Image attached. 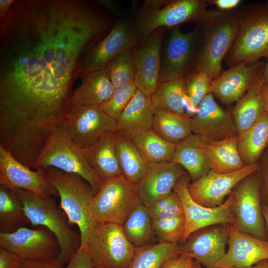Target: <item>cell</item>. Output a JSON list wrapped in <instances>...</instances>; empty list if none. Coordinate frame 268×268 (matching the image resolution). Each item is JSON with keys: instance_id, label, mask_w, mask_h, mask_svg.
<instances>
[{"instance_id": "1", "label": "cell", "mask_w": 268, "mask_h": 268, "mask_svg": "<svg viewBox=\"0 0 268 268\" xmlns=\"http://www.w3.org/2000/svg\"><path fill=\"white\" fill-rule=\"evenodd\" d=\"M109 16L82 0H16L0 18V123L27 134L66 122L83 58Z\"/></svg>"}, {"instance_id": "2", "label": "cell", "mask_w": 268, "mask_h": 268, "mask_svg": "<svg viewBox=\"0 0 268 268\" xmlns=\"http://www.w3.org/2000/svg\"><path fill=\"white\" fill-rule=\"evenodd\" d=\"M197 54L193 67L211 79L223 71L222 61L230 50L238 31L237 11L212 10L198 22Z\"/></svg>"}, {"instance_id": "3", "label": "cell", "mask_w": 268, "mask_h": 268, "mask_svg": "<svg viewBox=\"0 0 268 268\" xmlns=\"http://www.w3.org/2000/svg\"><path fill=\"white\" fill-rule=\"evenodd\" d=\"M14 190L24 205L30 225L44 226L55 235L60 247L57 261L63 267L67 264L79 249L81 237L73 228L64 211L57 205L55 197Z\"/></svg>"}, {"instance_id": "4", "label": "cell", "mask_w": 268, "mask_h": 268, "mask_svg": "<svg viewBox=\"0 0 268 268\" xmlns=\"http://www.w3.org/2000/svg\"><path fill=\"white\" fill-rule=\"evenodd\" d=\"M43 169L58 193L61 208L70 223L78 227L81 237L79 250L85 249L96 222L90 208L91 200L95 195L92 187L77 174L52 167Z\"/></svg>"}, {"instance_id": "5", "label": "cell", "mask_w": 268, "mask_h": 268, "mask_svg": "<svg viewBox=\"0 0 268 268\" xmlns=\"http://www.w3.org/2000/svg\"><path fill=\"white\" fill-rule=\"evenodd\" d=\"M238 31L225 58L228 66L253 64L268 58V4H256L237 11Z\"/></svg>"}, {"instance_id": "6", "label": "cell", "mask_w": 268, "mask_h": 268, "mask_svg": "<svg viewBox=\"0 0 268 268\" xmlns=\"http://www.w3.org/2000/svg\"><path fill=\"white\" fill-rule=\"evenodd\" d=\"M85 249L94 267L101 268H127L137 250L122 225L111 222H96Z\"/></svg>"}, {"instance_id": "7", "label": "cell", "mask_w": 268, "mask_h": 268, "mask_svg": "<svg viewBox=\"0 0 268 268\" xmlns=\"http://www.w3.org/2000/svg\"><path fill=\"white\" fill-rule=\"evenodd\" d=\"M49 167L79 175L89 183L95 194L102 182L86 163L82 150L69 136L65 124L50 136L36 164V170Z\"/></svg>"}, {"instance_id": "8", "label": "cell", "mask_w": 268, "mask_h": 268, "mask_svg": "<svg viewBox=\"0 0 268 268\" xmlns=\"http://www.w3.org/2000/svg\"><path fill=\"white\" fill-rule=\"evenodd\" d=\"M208 5L205 0H167L159 9L141 7L134 22L138 44L158 28H171L184 23L205 19L212 10H207Z\"/></svg>"}, {"instance_id": "9", "label": "cell", "mask_w": 268, "mask_h": 268, "mask_svg": "<svg viewBox=\"0 0 268 268\" xmlns=\"http://www.w3.org/2000/svg\"><path fill=\"white\" fill-rule=\"evenodd\" d=\"M140 202L136 185L122 175L102 181L99 191L91 200L90 208L95 222L122 225Z\"/></svg>"}, {"instance_id": "10", "label": "cell", "mask_w": 268, "mask_h": 268, "mask_svg": "<svg viewBox=\"0 0 268 268\" xmlns=\"http://www.w3.org/2000/svg\"><path fill=\"white\" fill-rule=\"evenodd\" d=\"M259 171L244 178L232 192V225L241 232L266 241V224L261 204Z\"/></svg>"}, {"instance_id": "11", "label": "cell", "mask_w": 268, "mask_h": 268, "mask_svg": "<svg viewBox=\"0 0 268 268\" xmlns=\"http://www.w3.org/2000/svg\"><path fill=\"white\" fill-rule=\"evenodd\" d=\"M139 43L134 22L124 17L118 19L109 32L85 54L78 77L93 71L103 70L118 55L133 50Z\"/></svg>"}, {"instance_id": "12", "label": "cell", "mask_w": 268, "mask_h": 268, "mask_svg": "<svg viewBox=\"0 0 268 268\" xmlns=\"http://www.w3.org/2000/svg\"><path fill=\"white\" fill-rule=\"evenodd\" d=\"M67 133L81 149H84L103 137L116 133V120L107 115L100 106L72 107L65 122Z\"/></svg>"}, {"instance_id": "13", "label": "cell", "mask_w": 268, "mask_h": 268, "mask_svg": "<svg viewBox=\"0 0 268 268\" xmlns=\"http://www.w3.org/2000/svg\"><path fill=\"white\" fill-rule=\"evenodd\" d=\"M198 26L193 31L184 33L180 26L171 28L164 47L159 83L183 78L193 69L196 59Z\"/></svg>"}, {"instance_id": "14", "label": "cell", "mask_w": 268, "mask_h": 268, "mask_svg": "<svg viewBox=\"0 0 268 268\" xmlns=\"http://www.w3.org/2000/svg\"><path fill=\"white\" fill-rule=\"evenodd\" d=\"M0 247L22 259L57 260L60 247L55 235L44 226L35 229L23 227L11 233H0Z\"/></svg>"}, {"instance_id": "15", "label": "cell", "mask_w": 268, "mask_h": 268, "mask_svg": "<svg viewBox=\"0 0 268 268\" xmlns=\"http://www.w3.org/2000/svg\"><path fill=\"white\" fill-rule=\"evenodd\" d=\"M190 180L189 174L183 175L175 184L173 191L181 200L185 219V231L182 241L185 242L192 233L209 226L215 224L232 225L233 218L231 212L232 192L221 205L207 207L196 202L188 191Z\"/></svg>"}, {"instance_id": "16", "label": "cell", "mask_w": 268, "mask_h": 268, "mask_svg": "<svg viewBox=\"0 0 268 268\" xmlns=\"http://www.w3.org/2000/svg\"><path fill=\"white\" fill-rule=\"evenodd\" d=\"M260 168V164L257 163L228 173H217L210 169L197 181L189 184V193L196 202L203 206H218L241 180Z\"/></svg>"}, {"instance_id": "17", "label": "cell", "mask_w": 268, "mask_h": 268, "mask_svg": "<svg viewBox=\"0 0 268 268\" xmlns=\"http://www.w3.org/2000/svg\"><path fill=\"white\" fill-rule=\"evenodd\" d=\"M165 29H155L133 50L135 66L134 82L138 90L149 97L155 91L159 84L161 47Z\"/></svg>"}, {"instance_id": "18", "label": "cell", "mask_w": 268, "mask_h": 268, "mask_svg": "<svg viewBox=\"0 0 268 268\" xmlns=\"http://www.w3.org/2000/svg\"><path fill=\"white\" fill-rule=\"evenodd\" d=\"M0 185L44 196L59 197L44 169L32 170L22 164L0 145Z\"/></svg>"}, {"instance_id": "19", "label": "cell", "mask_w": 268, "mask_h": 268, "mask_svg": "<svg viewBox=\"0 0 268 268\" xmlns=\"http://www.w3.org/2000/svg\"><path fill=\"white\" fill-rule=\"evenodd\" d=\"M264 64L242 62L223 71L211 80L210 93L224 104L237 102L263 76Z\"/></svg>"}, {"instance_id": "20", "label": "cell", "mask_w": 268, "mask_h": 268, "mask_svg": "<svg viewBox=\"0 0 268 268\" xmlns=\"http://www.w3.org/2000/svg\"><path fill=\"white\" fill-rule=\"evenodd\" d=\"M191 120L192 133L204 140H219L238 134L232 115L216 102L211 93L201 101Z\"/></svg>"}, {"instance_id": "21", "label": "cell", "mask_w": 268, "mask_h": 268, "mask_svg": "<svg viewBox=\"0 0 268 268\" xmlns=\"http://www.w3.org/2000/svg\"><path fill=\"white\" fill-rule=\"evenodd\" d=\"M227 227L198 230L180 245V254L188 256L207 268H216L224 257L228 243Z\"/></svg>"}, {"instance_id": "22", "label": "cell", "mask_w": 268, "mask_h": 268, "mask_svg": "<svg viewBox=\"0 0 268 268\" xmlns=\"http://www.w3.org/2000/svg\"><path fill=\"white\" fill-rule=\"evenodd\" d=\"M227 227L228 249L216 268H249L268 260V242L241 232L232 225Z\"/></svg>"}, {"instance_id": "23", "label": "cell", "mask_w": 268, "mask_h": 268, "mask_svg": "<svg viewBox=\"0 0 268 268\" xmlns=\"http://www.w3.org/2000/svg\"><path fill=\"white\" fill-rule=\"evenodd\" d=\"M185 174L172 162L148 164L144 176L136 185L140 201L143 203L149 202L169 195Z\"/></svg>"}, {"instance_id": "24", "label": "cell", "mask_w": 268, "mask_h": 268, "mask_svg": "<svg viewBox=\"0 0 268 268\" xmlns=\"http://www.w3.org/2000/svg\"><path fill=\"white\" fill-rule=\"evenodd\" d=\"M155 110L150 97L137 89L129 105L116 120V133L131 137L151 129Z\"/></svg>"}, {"instance_id": "25", "label": "cell", "mask_w": 268, "mask_h": 268, "mask_svg": "<svg viewBox=\"0 0 268 268\" xmlns=\"http://www.w3.org/2000/svg\"><path fill=\"white\" fill-rule=\"evenodd\" d=\"M197 137L200 148L207 158L210 169L215 172L228 173L245 166L237 149L238 134L219 140H204L198 136Z\"/></svg>"}, {"instance_id": "26", "label": "cell", "mask_w": 268, "mask_h": 268, "mask_svg": "<svg viewBox=\"0 0 268 268\" xmlns=\"http://www.w3.org/2000/svg\"><path fill=\"white\" fill-rule=\"evenodd\" d=\"M81 150L86 163L102 181L122 175L116 153L115 133Z\"/></svg>"}, {"instance_id": "27", "label": "cell", "mask_w": 268, "mask_h": 268, "mask_svg": "<svg viewBox=\"0 0 268 268\" xmlns=\"http://www.w3.org/2000/svg\"><path fill=\"white\" fill-rule=\"evenodd\" d=\"M81 84L72 92V107L101 106L113 95L115 89L103 70L86 73L81 77Z\"/></svg>"}, {"instance_id": "28", "label": "cell", "mask_w": 268, "mask_h": 268, "mask_svg": "<svg viewBox=\"0 0 268 268\" xmlns=\"http://www.w3.org/2000/svg\"><path fill=\"white\" fill-rule=\"evenodd\" d=\"M263 81L262 76L236 102L232 116L238 134L249 129L266 113L261 89Z\"/></svg>"}, {"instance_id": "29", "label": "cell", "mask_w": 268, "mask_h": 268, "mask_svg": "<svg viewBox=\"0 0 268 268\" xmlns=\"http://www.w3.org/2000/svg\"><path fill=\"white\" fill-rule=\"evenodd\" d=\"M268 145V115L265 113L252 127L238 134L237 147L245 166L258 163Z\"/></svg>"}, {"instance_id": "30", "label": "cell", "mask_w": 268, "mask_h": 268, "mask_svg": "<svg viewBox=\"0 0 268 268\" xmlns=\"http://www.w3.org/2000/svg\"><path fill=\"white\" fill-rule=\"evenodd\" d=\"M151 129L162 139L174 144L193 134L191 118L160 109L155 110Z\"/></svg>"}, {"instance_id": "31", "label": "cell", "mask_w": 268, "mask_h": 268, "mask_svg": "<svg viewBox=\"0 0 268 268\" xmlns=\"http://www.w3.org/2000/svg\"><path fill=\"white\" fill-rule=\"evenodd\" d=\"M171 162L183 167L193 182L211 169L207 158L199 146L197 136L194 134L176 144Z\"/></svg>"}, {"instance_id": "32", "label": "cell", "mask_w": 268, "mask_h": 268, "mask_svg": "<svg viewBox=\"0 0 268 268\" xmlns=\"http://www.w3.org/2000/svg\"><path fill=\"white\" fill-rule=\"evenodd\" d=\"M115 146L122 175L136 185L144 176L148 164L130 137L115 133Z\"/></svg>"}, {"instance_id": "33", "label": "cell", "mask_w": 268, "mask_h": 268, "mask_svg": "<svg viewBox=\"0 0 268 268\" xmlns=\"http://www.w3.org/2000/svg\"><path fill=\"white\" fill-rule=\"evenodd\" d=\"M30 224L24 205L15 190L0 185V230L11 233Z\"/></svg>"}, {"instance_id": "34", "label": "cell", "mask_w": 268, "mask_h": 268, "mask_svg": "<svg viewBox=\"0 0 268 268\" xmlns=\"http://www.w3.org/2000/svg\"><path fill=\"white\" fill-rule=\"evenodd\" d=\"M122 227L127 239L137 248L148 245L155 236L152 219L141 202L133 209Z\"/></svg>"}, {"instance_id": "35", "label": "cell", "mask_w": 268, "mask_h": 268, "mask_svg": "<svg viewBox=\"0 0 268 268\" xmlns=\"http://www.w3.org/2000/svg\"><path fill=\"white\" fill-rule=\"evenodd\" d=\"M130 138L147 164L172 161L176 144L165 141L152 129Z\"/></svg>"}, {"instance_id": "36", "label": "cell", "mask_w": 268, "mask_h": 268, "mask_svg": "<svg viewBox=\"0 0 268 268\" xmlns=\"http://www.w3.org/2000/svg\"><path fill=\"white\" fill-rule=\"evenodd\" d=\"M187 95L184 78L160 82L150 96L155 109L186 115L184 100Z\"/></svg>"}, {"instance_id": "37", "label": "cell", "mask_w": 268, "mask_h": 268, "mask_svg": "<svg viewBox=\"0 0 268 268\" xmlns=\"http://www.w3.org/2000/svg\"><path fill=\"white\" fill-rule=\"evenodd\" d=\"M180 255V245L159 242L137 248L127 268H161L169 259Z\"/></svg>"}, {"instance_id": "38", "label": "cell", "mask_w": 268, "mask_h": 268, "mask_svg": "<svg viewBox=\"0 0 268 268\" xmlns=\"http://www.w3.org/2000/svg\"><path fill=\"white\" fill-rule=\"evenodd\" d=\"M115 89L134 82L135 66L133 50L121 53L103 69Z\"/></svg>"}, {"instance_id": "39", "label": "cell", "mask_w": 268, "mask_h": 268, "mask_svg": "<svg viewBox=\"0 0 268 268\" xmlns=\"http://www.w3.org/2000/svg\"><path fill=\"white\" fill-rule=\"evenodd\" d=\"M154 236L159 242L179 244L185 231L184 214L171 217L152 219Z\"/></svg>"}, {"instance_id": "40", "label": "cell", "mask_w": 268, "mask_h": 268, "mask_svg": "<svg viewBox=\"0 0 268 268\" xmlns=\"http://www.w3.org/2000/svg\"><path fill=\"white\" fill-rule=\"evenodd\" d=\"M143 204L152 219L184 214L181 200L174 191L165 197Z\"/></svg>"}, {"instance_id": "41", "label": "cell", "mask_w": 268, "mask_h": 268, "mask_svg": "<svg viewBox=\"0 0 268 268\" xmlns=\"http://www.w3.org/2000/svg\"><path fill=\"white\" fill-rule=\"evenodd\" d=\"M183 78L190 102L194 107L198 108L204 97L210 93L212 79L204 73L194 69Z\"/></svg>"}, {"instance_id": "42", "label": "cell", "mask_w": 268, "mask_h": 268, "mask_svg": "<svg viewBox=\"0 0 268 268\" xmlns=\"http://www.w3.org/2000/svg\"><path fill=\"white\" fill-rule=\"evenodd\" d=\"M137 89L134 82L116 89L111 97L100 107L107 115L117 120L129 105Z\"/></svg>"}, {"instance_id": "43", "label": "cell", "mask_w": 268, "mask_h": 268, "mask_svg": "<svg viewBox=\"0 0 268 268\" xmlns=\"http://www.w3.org/2000/svg\"><path fill=\"white\" fill-rule=\"evenodd\" d=\"M65 268H94L86 249L78 250Z\"/></svg>"}, {"instance_id": "44", "label": "cell", "mask_w": 268, "mask_h": 268, "mask_svg": "<svg viewBox=\"0 0 268 268\" xmlns=\"http://www.w3.org/2000/svg\"><path fill=\"white\" fill-rule=\"evenodd\" d=\"M22 259L13 252L0 247V268H18Z\"/></svg>"}, {"instance_id": "45", "label": "cell", "mask_w": 268, "mask_h": 268, "mask_svg": "<svg viewBox=\"0 0 268 268\" xmlns=\"http://www.w3.org/2000/svg\"><path fill=\"white\" fill-rule=\"evenodd\" d=\"M18 268H63L57 260L22 259Z\"/></svg>"}, {"instance_id": "46", "label": "cell", "mask_w": 268, "mask_h": 268, "mask_svg": "<svg viewBox=\"0 0 268 268\" xmlns=\"http://www.w3.org/2000/svg\"><path fill=\"white\" fill-rule=\"evenodd\" d=\"M193 259L180 254L166 262L161 268H188Z\"/></svg>"}, {"instance_id": "47", "label": "cell", "mask_w": 268, "mask_h": 268, "mask_svg": "<svg viewBox=\"0 0 268 268\" xmlns=\"http://www.w3.org/2000/svg\"><path fill=\"white\" fill-rule=\"evenodd\" d=\"M208 4H215L220 10H233L242 2L241 0H207Z\"/></svg>"}, {"instance_id": "48", "label": "cell", "mask_w": 268, "mask_h": 268, "mask_svg": "<svg viewBox=\"0 0 268 268\" xmlns=\"http://www.w3.org/2000/svg\"><path fill=\"white\" fill-rule=\"evenodd\" d=\"M263 192L266 203L268 207V162L265 165L262 171Z\"/></svg>"}, {"instance_id": "49", "label": "cell", "mask_w": 268, "mask_h": 268, "mask_svg": "<svg viewBox=\"0 0 268 268\" xmlns=\"http://www.w3.org/2000/svg\"><path fill=\"white\" fill-rule=\"evenodd\" d=\"M167 0H147L143 2L141 8L151 9H159L161 8L167 3Z\"/></svg>"}, {"instance_id": "50", "label": "cell", "mask_w": 268, "mask_h": 268, "mask_svg": "<svg viewBox=\"0 0 268 268\" xmlns=\"http://www.w3.org/2000/svg\"><path fill=\"white\" fill-rule=\"evenodd\" d=\"M14 0H0V18L4 17L9 11Z\"/></svg>"}, {"instance_id": "51", "label": "cell", "mask_w": 268, "mask_h": 268, "mask_svg": "<svg viewBox=\"0 0 268 268\" xmlns=\"http://www.w3.org/2000/svg\"><path fill=\"white\" fill-rule=\"evenodd\" d=\"M100 5H103V6L107 8L111 12L113 13H116L117 11V6L116 4V2L110 0H97Z\"/></svg>"}, {"instance_id": "52", "label": "cell", "mask_w": 268, "mask_h": 268, "mask_svg": "<svg viewBox=\"0 0 268 268\" xmlns=\"http://www.w3.org/2000/svg\"><path fill=\"white\" fill-rule=\"evenodd\" d=\"M261 89L265 103L266 112L268 115V85L263 81Z\"/></svg>"}, {"instance_id": "53", "label": "cell", "mask_w": 268, "mask_h": 268, "mask_svg": "<svg viewBox=\"0 0 268 268\" xmlns=\"http://www.w3.org/2000/svg\"><path fill=\"white\" fill-rule=\"evenodd\" d=\"M262 212L265 221V224L268 230V207L265 204L262 206Z\"/></svg>"}, {"instance_id": "54", "label": "cell", "mask_w": 268, "mask_h": 268, "mask_svg": "<svg viewBox=\"0 0 268 268\" xmlns=\"http://www.w3.org/2000/svg\"><path fill=\"white\" fill-rule=\"evenodd\" d=\"M268 61L266 65L265 66L263 74V81L264 83L268 85Z\"/></svg>"}, {"instance_id": "55", "label": "cell", "mask_w": 268, "mask_h": 268, "mask_svg": "<svg viewBox=\"0 0 268 268\" xmlns=\"http://www.w3.org/2000/svg\"><path fill=\"white\" fill-rule=\"evenodd\" d=\"M249 268H268V260L261 261L258 263L255 267H251Z\"/></svg>"}, {"instance_id": "56", "label": "cell", "mask_w": 268, "mask_h": 268, "mask_svg": "<svg viewBox=\"0 0 268 268\" xmlns=\"http://www.w3.org/2000/svg\"><path fill=\"white\" fill-rule=\"evenodd\" d=\"M188 268H202L201 264L196 261H192Z\"/></svg>"}, {"instance_id": "57", "label": "cell", "mask_w": 268, "mask_h": 268, "mask_svg": "<svg viewBox=\"0 0 268 268\" xmlns=\"http://www.w3.org/2000/svg\"><path fill=\"white\" fill-rule=\"evenodd\" d=\"M94 268H101L94 267Z\"/></svg>"}]
</instances>
